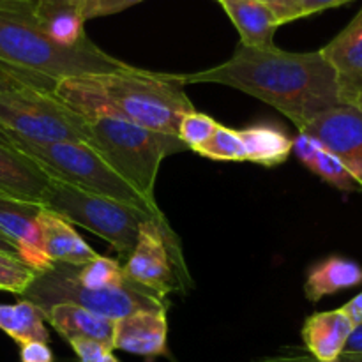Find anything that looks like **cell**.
<instances>
[{"mask_svg":"<svg viewBox=\"0 0 362 362\" xmlns=\"http://www.w3.org/2000/svg\"><path fill=\"white\" fill-rule=\"evenodd\" d=\"M180 85L219 83L267 103L300 131L317 117L339 106L334 69L320 52L292 53L239 45L219 66L194 74H168Z\"/></svg>","mask_w":362,"mask_h":362,"instance_id":"obj_1","label":"cell"},{"mask_svg":"<svg viewBox=\"0 0 362 362\" xmlns=\"http://www.w3.org/2000/svg\"><path fill=\"white\" fill-rule=\"evenodd\" d=\"M53 95L85 120L110 117L175 136L182 117L194 112L182 85L168 73L138 67L66 78L55 85Z\"/></svg>","mask_w":362,"mask_h":362,"instance_id":"obj_2","label":"cell"},{"mask_svg":"<svg viewBox=\"0 0 362 362\" xmlns=\"http://www.w3.org/2000/svg\"><path fill=\"white\" fill-rule=\"evenodd\" d=\"M133 69L136 67L103 52L90 39L78 46L60 45L23 13L0 6V71L18 83L53 94L66 78Z\"/></svg>","mask_w":362,"mask_h":362,"instance_id":"obj_3","label":"cell"},{"mask_svg":"<svg viewBox=\"0 0 362 362\" xmlns=\"http://www.w3.org/2000/svg\"><path fill=\"white\" fill-rule=\"evenodd\" d=\"M90 147L147 202L156 204L154 187L166 156L189 151L175 134L159 133L110 117L87 120Z\"/></svg>","mask_w":362,"mask_h":362,"instance_id":"obj_4","label":"cell"},{"mask_svg":"<svg viewBox=\"0 0 362 362\" xmlns=\"http://www.w3.org/2000/svg\"><path fill=\"white\" fill-rule=\"evenodd\" d=\"M41 205L71 225L81 226L105 239L124 260L133 253L145 223L158 221L161 225H168L163 214H152L133 205L87 193L53 179L42 197Z\"/></svg>","mask_w":362,"mask_h":362,"instance_id":"obj_5","label":"cell"},{"mask_svg":"<svg viewBox=\"0 0 362 362\" xmlns=\"http://www.w3.org/2000/svg\"><path fill=\"white\" fill-rule=\"evenodd\" d=\"M13 145L23 154L30 156L53 180L133 205L152 214H163L158 205L147 202L134 191L90 145L80 141L34 144L23 140H14Z\"/></svg>","mask_w":362,"mask_h":362,"instance_id":"obj_6","label":"cell"},{"mask_svg":"<svg viewBox=\"0 0 362 362\" xmlns=\"http://www.w3.org/2000/svg\"><path fill=\"white\" fill-rule=\"evenodd\" d=\"M20 297L35 304L42 313L59 304H71L113 322L136 311L166 310V300L133 285L87 288L71 276L66 264H53L48 271L37 272Z\"/></svg>","mask_w":362,"mask_h":362,"instance_id":"obj_7","label":"cell"},{"mask_svg":"<svg viewBox=\"0 0 362 362\" xmlns=\"http://www.w3.org/2000/svg\"><path fill=\"white\" fill-rule=\"evenodd\" d=\"M0 129L11 141H80L90 145L88 122L52 92L21 87L0 92Z\"/></svg>","mask_w":362,"mask_h":362,"instance_id":"obj_8","label":"cell"},{"mask_svg":"<svg viewBox=\"0 0 362 362\" xmlns=\"http://www.w3.org/2000/svg\"><path fill=\"white\" fill-rule=\"evenodd\" d=\"M124 278L136 288L166 300L182 288L180 272L186 276L179 239L170 225L148 221L141 226L140 239L122 265Z\"/></svg>","mask_w":362,"mask_h":362,"instance_id":"obj_9","label":"cell"},{"mask_svg":"<svg viewBox=\"0 0 362 362\" xmlns=\"http://www.w3.org/2000/svg\"><path fill=\"white\" fill-rule=\"evenodd\" d=\"M300 133L317 138L343 163L362 189V112L339 105L308 124Z\"/></svg>","mask_w":362,"mask_h":362,"instance_id":"obj_10","label":"cell"},{"mask_svg":"<svg viewBox=\"0 0 362 362\" xmlns=\"http://www.w3.org/2000/svg\"><path fill=\"white\" fill-rule=\"evenodd\" d=\"M320 53L334 69L339 103L362 112V7Z\"/></svg>","mask_w":362,"mask_h":362,"instance_id":"obj_11","label":"cell"},{"mask_svg":"<svg viewBox=\"0 0 362 362\" xmlns=\"http://www.w3.org/2000/svg\"><path fill=\"white\" fill-rule=\"evenodd\" d=\"M42 205L0 193V233L13 244L20 258L35 272L48 271L52 262L42 255L37 218Z\"/></svg>","mask_w":362,"mask_h":362,"instance_id":"obj_12","label":"cell"},{"mask_svg":"<svg viewBox=\"0 0 362 362\" xmlns=\"http://www.w3.org/2000/svg\"><path fill=\"white\" fill-rule=\"evenodd\" d=\"M166 310L136 311L115 320L112 349L154 359L166 354Z\"/></svg>","mask_w":362,"mask_h":362,"instance_id":"obj_13","label":"cell"},{"mask_svg":"<svg viewBox=\"0 0 362 362\" xmlns=\"http://www.w3.org/2000/svg\"><path fill=\"white\" fill-rule=\"evenodd\" d=\"M52 177L16 147L0 144V193L41 204Z\"/></svg>","mask_w":362,"mask_h":362,"instance_id":"obj_14","label":"cell"},{"mask_svg":"<svg viewBox=\"0 0 362 362\" xmlns=\"http://www.w3.org/2000/svg\"><path fill=\"white\" fill-rule=\"evenodd\" d=\"M37 228L41 251L52 264L83 265L99 257L69 221L48 209L39 214Z\"/></svg>","mask_w":362,"mask_h":362,"instance_id":"obj_15","label":"cell"},{"mask_svg":"<svg viewBox=\"0 0 362 362\" xmlns=\"http://www.w3.org/2000/svg\"><path fill=\"white\" fill-rule=\"evenodd\" d=\"M354 329L356 325L341 308L315 313L304 322V345L317 362H334L341 357Z\"/></svg>","mask_w":362,"mask_h":362,"instance_id":"obj_16","label":"cell"},{"mask_svg":"<svg viewBox=\"0 0 362 362\" xmlns=\"http://www.w3.org/2000/svg\"><path fill=\"white\" fill-rule=\"evenodd\" d=\"M240 34V45L250 48H274V34L281 27L269 6L260 0H218Z\"/></svg>","mask_w":362,"mask_h":362,"instance_id":"obj_17","label":"cell"},{"mask_svg":"<svg viewBox=\"0 0 362 362\" xmlns=\"http://www.w3.org/2000/svg\"><path fill=\"white\" fill-rule=\"evenodd\" d=\"M45 320L52 324V327L67 343L71 339H90V341H98L112 349L115 322L92 313L85 308L59 304L45 311Z\"/></svg>","mask_w":362,"mask_h":362,"instance_id":"obj_18","label":"cell"},{"mask_svg":"<svg viewBox=\"0 0 362 362\" xmlns=\"http://www.w3.org/2000/svg\"><path fill=\"white\" fill-rule=\"evenodd\" d=\"M362 283V267L357 262L343 257H329L318 262L308 272L306 292L308 300L318 303L324 297L338 293L341 290L354 288Z\"/></svg>","mask_w":362,"mask_h":362,"instance_id":"obj_19","label":"cell"},{"mask_svg":"<svg viewBox=\"0 0 362 362\" xmlns=\"http://www.w3.org/2000/svg\"><path fill=\"white\" fill-rule=\"evenodd\" d=\"M292 151L297 158L308 166L313 173H317L320 179L331 186L338 187L341 191H357L361 189L349 170L343 166V163L332 154L329 148H325L317 138L310 134L299 133V136L293 140Z\"/></svg>","mask_w":362,"mask_h":362,"instance_id":"obj_20","label":"cell"},{"mask_svg":"<svg viewBox=\"0 0 362 362\" xmlns=\"http://www.w3.org/2000/svg\"><path fill=\"white\" fill-rule=\"evenodd\" d=\"M246 152V161L262 166H278L292 154L293 140L271 126H253L239 131Z\"/></svg>","mask_w":362,"mask_h":362,"instance_id":"obj_21","label":"cell"},{"mask_svg":"<svg viewBox=\"0 0 362 362\" xmlns=\"http://www.w3.org/2000/svg\"><path fill=\"white\" fill-rule=\"evenodd\" d=\"M45 322V313L28 300L0 304V331L13 338L18 345L28 341L48 343L49 334Z\"/></svg>","mask_w":362,"mask_h":362,"instance_id":"obj_22","label":"cell"},{"mask_svg":"<svg viewBox=\"0 0 362 362\" xmlns=\"http://www.w3.org/2000/svg\"><path fill=\"white\" fill-rule=\"evenodd\" d=\"M67 269H69L71 276L87 288H113V286L131 285L124 278L120 262L101 257V255L83 265H67Z\"/></svg>","mask_w":362,"mask_h":362,"instance_id":"obj_23","label":"cell"},{"mask_svg":"<svg viewBox=\"0 0 362 362\" xmlns=\"http://www.w3.org/2000/svg\"><path fill=\"white\" fill-rule=\"evenodd\" d=\"M193 152L214 161H246V152L239 131L230 129L221 124H218L214 134Z\"/></svg>","mask_w":362,"mask_h":362,"instance_id":"obj_24","label":"cell"},{"mask_svg":"<svg viewBox=\"0 0 362 362\" xmlns=\"http://www.w3.org/2000/svg\"><path fill=\"white\" fill-rule=\"evenodd\" d=\"M37 272L18 257L0 251V290L21 296Z\"/></svg>","mask_w":362,"mask_h":362,"instance_id":"obj_25","label":"cell"},{"mask_svg":"<svg viewBox=\"0 0 362 362\" xmlns=\"http://www.w3.org/2000/svg\"><path fill=\"white\" fill-rule=\"evenodd\" d=\"M216 127H218V122L212 117L194 110V112L186 113L182 117L177 136L189 151H194V148L202 147L214 134Z\"/></svg>","mask_w":362,"mask_h":362,"instance_id":"obj_26","label":"cell"},{"mask_svg":"<svg viewBox=\"0 0 362 362\" xmlns=\"http://www.w3.org/2000/svg\"><path fill=\"white\" fill-rule=\"evenodd\" d=\"M140 2H144V0H81L80 13L81 18L87 21L94 20V18L122 13V11L129 9Z\"/></svg>","mask_w":362,"mask_h":362,"instance_id":"obj_27","label":"cell"},{"mask_svg":"<svg viewBox=\"0 0 362 362\" xmlns=\"http://www.w3.org/2000/svg\"><path fill=\"white\" fill-rule=\"evenodd\" d=\"M71 349L74 350L80 362H120L113 356V350L90 339H71Z\"/></svg>","mask_w":362,"mask_h":362,"instance_id":"obj_28","label":"cell"},{"mask_svg":"<svg viewBox=\"0 0 362 362\" xmlns=\"http://www.w3.org/2000/svg\"><path fill=\"white\" fill-rule=\"evenodd\" d=\"M53 354L46 343L28 341L20 345V362H53Z\"/></svg>","mask_w":362,"mask_h":362,"instance_id":"obj_29","label":"cell"},{"mask_svg":"<svg viewBox=\"0 0 362 362\" xmlns=\"http://www.w3.org/2000/svg\"><path fill=\"white\" fill-rule=\"evenodd\" d=\"M349 2H354V0H297V20Z\"/></svg>","mask_w":362,"mask_h":362,"instance_id":"obj_30","label":"cell"},{"mask_svg":"<svg viewBox=\"0 0 362 362\" xmlns=\"http://www.w3.org/2000/svg\"><path fill=\"white\" fill-rule=\"evenodd\" d=\"M272 9L279 25L297 20V0H260Z\"/></svg>","mask_w":362,"mask_h":362,"instance_id":"obj_31","label":"cell"},{"mask_svg":"<svg viewBox=\"0 0 362 362\" xmlns=\"http://www.w3.org/2000/svg\"><path fill=\"white\" fill-rule=\"evenodd\" d=\"M341 310L349 315L350 320L354 322V325H361L362 324V292L359 296L354 297L352 300H349Z\"/></svg>","mask_w":362,"mask_h":362,"instance_id":"obj_32","label":"cell"},{"mask_svg":"<svg viewBox=\"0 0 362 362\" xmlns=\"http://www.w3.org/2000/svg\"><path fill=\"white\" fill-rule=\"evenodd\" d=\"M343 354H362V324L356 325L349 341H346Z\"/></svg>","mask_w":362,"mask_h":362,"instance_id":"obj_33","label":"cell"},{"mask_svg":"<svg viewBox=\"0 0 362 362\" xmlns=\"http://www.w3.org/2000/svg\"><path fill=\"white\" fill-rule=\"evenodd\" d=\"M16 87H21V83H18L16 80H13L11 76H7L4 71H0V92L11 90V88H16Z\"/></svg>","mask_w":362,"mask_h":362,"instance_id":"obj_34","label":"cell"},{"mask_svg":"<svg viewBox=\"0 0 362 362\" xmlns=\"http://www.w3.org/2000/svg\"><path fill=\"white\" fill-rule=\"evenodd\" d=\"M0 251H4V253L13 255V257H18V258H20V253H18L16 247H14L13 244H11L9 240H7L6 237L2 235V233H0ZM20 260H21V258H20Z\"/></svg>","mask_w":362,"mask_h":362,"instance_id":"obj_35","label":"cell"},{"mask_svg":"<svg viewBox=\"0 0 362 362\" xmlns=\"http://www.w3.org/2000/svg\"><path fill=\"white\" fill-rule=\"evenodd\" d=\"M341 362H362V354H341Z\"/></svg>","mask_w":362,"mask_h":362,"instance_id":"obj_36","label":"cell"},{"mask_svg":"<svg viewBox=\"0 0 362 362\" xmlns=\"http://www.w3.org/2000/svg\"><path fill=\"white\" fill-rule=\"evenodd\" d=\"M0 144L11 145V147H14L13 141H11V138L7 136V133H6V131H4V129H0Z\"/></svg>","mask_w":362,"mask_h":362,"instance_id":"obj_37","label":"cell"},{"mask_svg":"<svg viewBox=\"0 0 362 362\" xmlns=\"http://www.w3.org/2000/svg\"><path fill=\"white\" fill-rule=\"evenodd\" d=\"M334 362H341V361H339V359H338V361H334Z\"/></svg>","mask_w":362,"mask_h":362,"instance_id":"obj_38","label":"cell"}]
</instances>
